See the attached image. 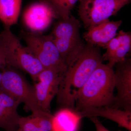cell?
Masks as SVG:
<instances>
[{
	"label": "cell",
	"mask_w": 131,
	"mask_h": 131,
	"mask_svg": "<svg viewBox=\"0 0 131 131\" xmlns=\"http://www.w3.org/2000/svg\"><path fill=\"white\" fill-rule=\"evenodd\" d=\"M103 61L100 47L87 43L79 57L63 75L57 94L58 104L74 109L79 91Z\"/></svg>",
	"instance_id": "6da1fadb"
},
{
	"label": "cell",
	"mask_w": 131,
	"mask_h": 131,
	"mask_svg": "<svg viewBox=\"0 0 131 131\" xmlns=\"http://www.w3.org/2000/svg\"><path fill=\"white\" fill-rule=\"evenodd\" d=\"M119 41V46L116 54L112 61L108 64L111 67L118 63L124 62L126 60V55L130 51L131 48V34L130 32L119 31L117 37Z\"/></svg>",
	"instance_id": "e0dca14e"
},
{
	"label": "cell",
	"mask_w": 131,
	"mask_h": 131,
	"mask_svg": "<svg viewBox=\"0 0 131 131\" xmlns=\"http://www.w3.org/2000/svg\"><path fill=\"white\" fill-rule=\"evenodd\" d=\"M38 1L43 3H47L46 0H38Z\"/></svg>",
	"instance_id": "44dd1931"
},
{
	"label": "cell",
	"mask_w": 131,
	"mask_h": 131,
	"mask_svg": "<svg viewBox=\"0 0 131 131\" xmlns=\"http://www.w3.org/2000/svg\"><path fill=\"white\" fill-rule=\"evenodd\" d=\"M53 115L40 110L27 117H20L19 128L23 131H51Z\"/></svg>",
	"instance_id": "9a60e30c"
},
{
	"label": "cell",
	"mask_w": 131,
	"mask_h": 131,
	"mask_svg": "<svg viewBox=\"0 0 131 131\" xmlns=\"http://www.w3.org/2000/svg\"><path fill=\"white\" fill-rule=\"evenodd\" d=\"M10 28L4 27L0 34L4 48L5 65L24 70L33 80L37 81L38 75L44 68L28 48L22 45L19 38Z\"/></svg>",
	"instance_id": "277c9868"
},
{
	"label": "cell",
	"mask_w": 131,
	"mask_h": 131,
	"mask_svg": "<svg viewBox=\"0 0 131 131\" xmlns=\"http://www.w3.org/2000/svg\"><path fill=\"white\" fill-rule=\"evenodd\" d=\"M116 64L114 76L117 95L115 96L114 106L131 111V59Z\"/></svg>",
	"instance_id": "30bf717a"
},
{
	"label": "cell",
	"mask_w": 131,
	"mask_h": 131,
	"mask_svg": "<svg viewBox=\"0 0 131 131\" xmlns=\"http://www.w3.org/2000/svg\"><path fill=\"white\" fill-rule=\"evenodd\" d=\"M25 42L26 47L40 62L44 69H50L63 74L68 67L56 47L51 34L21 30L19 34Z\"/></svg>",
	"instance_id": "5b68a950"
},
{
	"label": "cell",
	"mask_w": 131,
	"mask_h": 131,
	"mask_svg": "<svg viewBox=\"0 0 131 131\" xmlns=\"http://www.w3.org/2000/svg\"><path fill=\"white\" fill-rule=\"evenodd\" d=\"M2 77V73H0V83H1V81Z\"/></svg>",
	"instance_id": "7402d4cb"
},
{
	"label": "cell",
	"mask_w": 131,
	"mask_h": 131,
	"mask_svg": "<svg viewBox=\"0 0 131 131\" xmlns=\"http://www.w3.org/2000/svg\"><path fill=\"white\" fill-rule=\"evenodd\" d=\"M20 102L0 90V127L6 131H15L19 128L20 116L18 107Z\"/></svg>",
	"instance_id": "4fadbf2b"
},
{
	"label": "cell",
	"mask_w": 131,
	"mask_h": 131,
	"mask_svg": "<svg viewBox=\"0 0 131 131\" xmlns=\"http://www.w3.org/2000/svg\"><path fill=\"white\" fill-rule=\"evenodd\" d=\"M80 20L70 15L69 18L59 19L51 33L53 41L68 68L76 61L86 45L80 37Z\"/></svg>",
	"instance_id": "3957f363"
},
{
	"label": "cell",
	"mask_w": 131,
	"mask_h": 131,
	"mask_svg": "<svg viewBox=\"0 0 131 131\" xmlns=\"http://www.w3.org/2000/svg\"><path fill=\"white\" fill-rule=\"evenodd\" d=\"M114 74L113 67L108 64L102 63L98 66L79 91L74 110L79 111L85 107L114 105Z\"/></svg>",
	"instance_id": "7a4b0ae2"
},
{
	"label": "cell",
	"mask_w": 131,
	"mask_h": 131,
	"mask_svg": "<svg viewBox=\"0 0 131 131\" xmlns=\"http://www.w3.org/2000/svg\"><path fill=\"white\" fill-rule=\"evenodd\" d=\"M96 127V131H110L105 127L98 119L97 117H90Z\"/></svg>",
	"instance_id": "ffe728a7"
},
{
	"label": "cell",
	"mask_w": 131,
	"mask_h": 131,
	"mask_svg": "<svg viewBox=\"0 0 131 131\" xmlns=\"http://www.w3.org/2000/svg\"><path fill=\"white\" fill-rule=\"evenodd\" d=\"M82 118L74 109L63 108L53 115L51 131H77Z\"/></svg>",
	"instance_id": "5bb4252c"
},
{
	"label": "cell",
	"mask_w": 131,
	"mask_h": 131,
	"mask_svg": "<svg viewBox=\"0 0 131 131\" xmlns=\"http://www.w3.org/2000/svg\"><path fill=\"white\" fill-rule=\"evenodd\" d=\"M82 118L102 117L114 121L121 126L131 131V111L113 106L90 107L77 111Z\"/></svg>",
	"instance_id": "8fae6325"
},
{
	"label": "cell",
	"mask_w": 131,
	"mask_h": 131,
	"mask_svg": "<svg viewBox=\"0 0 131 131\" xmlns=\"http://www.w3.org/2000/svg\"><path fill=\"white\" fill-rule=\"evenodd\" d=\"M119 46V41L117 37L114 38L107 43L105 49L106 52L102 56L103 61H108L107 64H110L112 61L116 54Z\"/></svg>",
	"instance_id": "d6986e66"
},
{
	"label": "cell",
	"mask_w": 131,
	"mask_h": 131,
	"mask_svg": "<svg viewBox=\"0 0 131 131\" xmlns=\"http://www.w3.org/2000/svg\"><path fill=\"white\" fill-rule=\"evenodd\" d=\"M78 14L86 30L115 15L131 0H79Z\"/></svg>",
	"instance_id": "8992f818"
},
{
	"label": "cell",
	"mask_w": 131,
	"mask_h": 131,
	"mask_svg": "<svg viewBox=\"0 0 131 131\" xmlns=\"http://www.w3.org/2000/svg\"><path fill=\"white\" fill-rule=\"evenodd\" d=\"M63 74L52 70L44 69L38 75V82L34 87L38 104L43 111L50 112L51 103L57 94Z\"/></svg>",
	"instance_id": "ba28073f"
},
{
	"label": "cell",
	"mask_w": 131,
	"mask_h": 131,
	"mask_svg": "<svg viewBox=\"0 0 131 131\" xmlns=\"http://www.w3.org/2000/svg\"><path fill=\"white\" fill-rule=\"evenodd\" d=\"M0 90L24 103L27 111L32 113L42 110L37 101L34 87L28 84L19 73L11 68L5 69L2 73Z\"/></svg>",
	"instance_id": "52a82bcc"
},
{
	"label": "cell",
	"mask_w": 131,
	"mask_h": 131,
	"mask_svg": "<svg viewBox=\"0 0 131 131\" xmlns=\"http://www.w3.org/2000/svg\"><path fill=\"white\" fill-rule=\"evenodd\" d=\"M55 13L47 3H34L26 8L23 15L25 25L30 31L42 33L50 25Z\"/></svg>",
	"instance_id": "9c48e42d"
},
{
	"label": "cell",
	"mask_w": 131,
	"mask_h": 131,
	"mask_svg": "<svg viewBox=\"0 0 131 131\" xmlns=\"http://www.w3.org/2000/svg\"><path fill=\"white\" fill-rule=\"evenodd\" d=\"M122 23L121 20L114 21L108 20L87 30L83 33V37L87 43L105 49L107 43L117 35V31Z\"/></svg>",
	"instance_id": "7c38bea8"
},
{
	"label": "cell",
	"mask_w": 131,
	"mask_h": 131,
	"mask_svg": "<svg viewBox=\"0 0 131 131\" xmlns=\"http://www.w3.org/2000/svg\"><path fill=\"white\" fill-rule=\"evenodd\" d=\"M15 131H22V130H21V129H20L19 128H18L17 130H16Z\"/></svg>",
	"instance_id": "603a6c76"
},
{
	"label": "cell",
	"mask_w": 131,
	"mask_h": 131,
	"mask_svg": "<svg viewBox=\"0 0 131 131\" xmlns=\"http://www.w3.org/2000/svg\"><path fill=\"white\" fill-rule=\"evenodd\" d=\"M79 0H46L53 10L57 19L68 18L70 12Z\"/></svg>",
	"instance_id": "ac0fdd59"
},
{
	"label": "cell",
	"mask_w": 131,
	"mask_h": 131,
	"mask_svg": "<svg viewBox=\"0 0 131 131\" xmlns=\"http://www.w3.org/2000/svg\"><path fill=\"white\" fill-rule=\"evenodd\" d=\"M23 0H0V20L10 27L18 23Z\"/></svg>",
	"instance_id": "2e32d148"
}]
</instances>
